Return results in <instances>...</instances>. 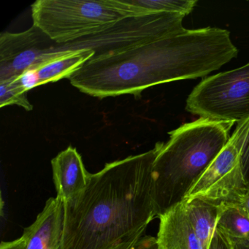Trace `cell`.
I'll list each match as a JSON object with an SVG mask.
<instances>
[{"mask_svg":"<svg viewBox=\"0 0 249 249\" xmlns=\"http://www.w3.org/2000/svg\"><path fill=\"white\" fill-rule=\"evenodd\" d=\"M218 205L183 199L159 216L157 249H210Z\"/></svg>","mask_w":249,"mask_h":249,"instance_id":"8","label":"cell"},{"mask_svg":"<svg viewBox=\"0 0 249 249\" xmlns=\"http://www.w3.org/2000/svg\"><path fill=\"white\" fill-rule=\"evenodd\" d=\"M129 3L151 14L170 13L181 15H189L195 7L196 0H127Z\"/></svg>","mask_w":249,"mask_h":249,"instance_id":"14","label":"cell"},{"mask_svg":"<svg viewBox=\"0 0 249 249\" xmlns=\"http://www.w3.org/2000/svg\"><path fill=\"white\" fill-rule=\"evenodd\" d=\"M27 92L18 82V78L0 81V106H18L27 111L33 110V105L27 98Z\"/></svg>","mask_w":249,"mask_h":249,"instance_id":"15","label":"cell"},{"mask_svg":"<svg viewBox=\"0 0 249 249\" xmlns=\"http://www.w3.org/2000/svg\"></svg>","mask_w":249,"mask_h":249,"instance_id":"24","label":"cell"},{"mask_svg":"<svg viewBox=\"0 0 249 249\" xmlns=\"http://www.w3.org/2000/svg\"><path fill=\"white\" fill-rule=\"evenodd\" d=\"M233 249H249V243H233Z\"/></svg>","mask_w":249,"mask_h":249,"instance_id":"23","label":"cell"},{"mask_svg":"<svg viewBox=\"0 0 249 249\" xmlns=\"http://www.w3.org/2000/svg\"><path fill=\"white\" fill-rule=\"evenodd\" d=\"M107 163L64 203L61 249H115L157 217L154 164L161 147Z\"/></svg>","mask_w":249,"mask_h":249,"instance_id":"2","label":"cell"},{"mask_svg":"<svg viewBox=\"0 0 249 249\" xmlns=\"http://www.w3.org/2000/svg\"><path fill=\"white\" fill-rule=\"evenodd\" d=\"M240 163H241L245 180L248 186H249V132L242 151Z\"/></svg>","mask_w":249,"mask_h":249,"instance_id":"18","label":"cell"},{"mask_svg":"<svg viewBox=\"0 0 249 249\" xmlns=\"http://www.w3.org/2000/svg\"><path fill=\"white\" fill-rule=\"evenodd\" d=\"M127 0H37L33 25L57 44L72 43L113 27L126 18L148 15Z\"/></svg>","mask_w":249,"mask_h":249,"instance_id":"4","label":"cell"},{"mask_svg":"<svg viewBox=\"0 0 249 249\" xmlns=\"http://www.w3.org/2000/svg\"><path fill=\"white\" fill-rule=\"evenodd\" d=\"M249 132V119L237 124L227 143L183 199H199L214 205L232 203L248 187L240 163Z\"/></svg>","mask_w":249,"mask_h":249,"instance_id":"7","label":"cell"},{"mask_svg":"<svg viewBox=\"0 0 249 249\" xmlns=\"http://www.w3.org/2000/svg\"><path fill=\"white\" fill-rule=\"evenodd\" d=\"M234 124L199 118L169 132L153 170L157 217L183 199L225 146Z\"/></svg>","mask_w":249,"mask_h":249,"instance_id":"3","label":"cell"},{"mask_svg":"<svg viewBox=\"0 0 249 249\" xmlns=\"http://www.w3.org/2000/svg\"><path fill=\"white\" fill-rule=\"evenodd\" d=\"M215 229L233 243H249V218L234 203L218 205Z\"/></svg>","mask_w":249,"mask_h":249,"instance_id":"13","label":"cell"},{"mask_svg":"<svg viewBox=\"0 0 249 249\" xmlns=\"http://www.w3.org/2000/svg\"><path fill=\"white\" fill-rule=\"evenodd\" d=\"M18 81L21 87L27 91L40 86L37 68L27 70L21 74V76L18 78Z\"/></svg>","mask_w":249,"mask_h":249,"instance_id":"16","label":"cell"},{"mask_svg":"<svg viewBox=\"0 0 249 249\" xmlns=\"http://www.w3.org/2000/svg\"><path fill=\"white\" fill-rule=\"evenodd\" d=\"M151 238H141L132 249H147L151 243Z\"/></svg>","mask_w":249,"mask_h":249,"instance_id":"22","label":"cell"},{"mask_svg":"<svg viewBox=\"0 0 249 249\" xmlns=\"http://www.w3.org/2000/svg\"><path fill=\"white\" fill-rule=\"evenodd\" d=\"M64 227V202L57 197L46 201L35 222L24 230L26 249H61Z\"/></svg>","mask_w":249,"mask_h":249,"instance_id":"11","label":"cell"},{"mask_svg":"<svg viewBox=\"0 0 249 249\" xmlns=\"http://www.w3.org/2000/svg\"><path fill=\"white\" fill-rule=\"evenodd\" d=\"M56 197L64 203L72 200L87 187L89 173L82 157L72 146L59 153L52 160Z\"/></svg>","mask_w":249,"mask_h":249,"instance_id":"10","label":"cell"},{"mask_svg":"<svg viewBox=\"0 0 249 249\" xmlns=\"http://www.w3.org/2000/svg\"><path fill=\"white\" fill-rule=\"evenodd\" d=\"M232 203L235 204L249 218V186L237 196Z\"/></svg>","mask_w":249,"mask_h":249,"instance_id":"19","label":"cell"},{"mask_svg":"<svg viewBox=\"0 0 249 249\" xmlns=\"http://www.w3.org/2000/svg\"><path fill=\"white\" fill-rule=\"evenodd\" d=\"M142 234H139L138 235L131 238L128 241L125 243H122V244L118 246L115 249H132L135 247V245L138 243V242L142 238Z\"/></svg>","mask_w":249,"mask_h":249,"instance_id":"21","label":"cell"},{"mask_svg":"<svg viewBox=\"0 0 249 249\" xmlns=\"http://www.w3.org/2000/svg\"><path fill=\"white\" fill-rule=\"evenodd\" d=\"M27 243V234L24 232L20 238L11 242H2L0 249H26Z\"/></svg>","mask_w":249,"mask_h":249,"instance_id":"20","label":"cell"},{"mask_svg":"<svg viewBox=\"0 0 249 249\" xmlns=\"http://www.w3.org/2000/svg\"><path fill=\"white\" fill-rule=\"evenodd\" d=\"M94 56V51L89 49L59 52L54 59L37 68L40 85L57 82L62 78H69Z\"/></svg>","mask_w":249,"mask_h":249,"instance_id":"12","label":"cell"},{"mask_svg":"<svg viewBox=\"0 0 249 249\" xmlns=\"http://www.w3.org/2000/svg\"><path fill=\"white\" fill-rule=\"evenodd\" d=\"M185 16L157 13L126 18L101 33L54 46L55 52L89 49L94 56L117 53L184 33Z\"/></svg>","mask_w":249,"mask_h":249,"instance_id":"5","label":"cell"},{"mask_svg":"<svg viewBox=\"0 0 249 249\" xmlns=\"http://www.w3.org/2000/svg\"><path fill=\"white\" fill-rule=\"evenodd\" d=\"M56 43L33 25L19 33L0 35V81L18 78L31 68H38L54 59Z\"/></svg>","mask_w":249,"mask_h":249,"instance_id":"9","label":"cell"},{"mask_svg":"<svg viewBox=\"0 0 249 249\" xmlns=\"http://www.w3.org/2000/svg\"><path fill=\"white\" fill-rule=\"evenodd\" d=\"M237 53L227 30H186L124 52L92 56L68 79L94 97L141 96L159 84L206 76Z\"/></svg>","mask_w":249,"mask_h":249,"instance_id":"1","label":"cell"},{"mask_svg":"<svg viewBox=\"0 0 249 249\" xmlns=\"http://www.w3.org/2000/svg\"><path fill=\"white\" fill-rule=\"evenodd\" d=\"M210 249H233L231 240L215 229Z\"/></svg>","mask_w":249,"mask_h":249,"instance_id":"17","label":"cell"},{"mask_svg":"<svg viewBox=\"0 0 249 249\" xmlns=\"http://www.w3.org/2000/svg\"><path fill=\"white\" fill-rule=\"evenodd\" d=\"M186 110L202 119L240 123L249 119V63L205 78L188 97Z\"/></svg>","mask_w":249,"mask_h":249,"instance_id":"6","label":"cell"}]
</instances>
